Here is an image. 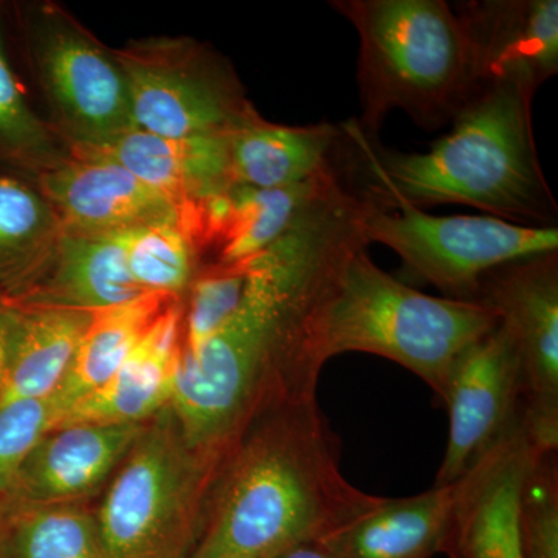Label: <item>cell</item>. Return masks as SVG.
Segmentation results:
<instances>
[{
  "instance_id": "cell-1",
  "label": "cell",
  "mask_w": 558,
  "mask_h": 558,
  "mask_svg": "<svg viewBox=\"0 0 558 558\" xmlns=\"http://www.w3.org/2000/svg\"><path fill=\"white\" fill-rule=\"evenodd\" d=\"M359 236L347 194L315 201L281 238L250 263L233 317L180 360L171 410L183 438L205 453H229L256 411L290 384V340L332 260Z\"/></svg>"
},
{
  "instance_id": "cell-2",
  "label": "cell",
  "mask_w": 558,
  "mask_h": 558,
  "mask_svg": "<svg viewBox=\"0 0 558 558\" xmlns=\"http://www.w3.org/2000/svg\"><path fill=\"white\" fill-rule=\"evenodd\" d=\"M317 384H290L256 411L223 459L191 558H277L380 501L341 473Z\"/></svg>"
},
{
  "instance_id": "cell-3",
  "label": "cell",
  "mask_w": 558,
  "mask_h": 558,
  "mask_svg": "<svg viewBox=\"0 0 558 558\" xmlns=\"http://www.w3.org/2000/svg\"><path fill=\"white\" fill-rule=\"evenodd\" d=\"M534 97L519 84H486L427 153L389 149L349 120L340 124L341 178L379 208L469 205L520 226L557 227L532 130Z\"/></svg>"
},
{
  "instance_id": "cell-4",
  "label": "cell",
  "mask_w": 558,
  "mask_h": 558,
  "mask_svg": "<svg viewBox=\"0 0 558 558\" xmlns=\"http://www.w3.org/2000/svg\"><path fill=\"white\" fill-rule=\"evenodd\" d=\"M360 234L332 260L288 351L290 380H318L328 360L366 352L399 363L442 400L459 355L498 325L480 300L432 296L381 270Z\"/></svg>"
},
{
  "instance_id": "cell-5",
  "label": "cell",
  "mask_w": 558,
  "mask_h": 558,
  "mask_svg": "<svg viewBox=\"0 0 558 558\" xmlns=\"http://www.w3.org/2000/svg\"><path fill=\"white\" fill-rule=\"evenodd\" d=\"M359 33L357 123L377 137L402 110L433 131L453 123L478 94L475 54L461 17L444 0H330Z\"/></svg>"
},
{
  "instance_id": "cell-6",
  "label": "cell",
  "mask_w": 558,
  "mask_h": 558,
  "mask_svg": "<svg viewBox=\"0 0 558 558\" xmlns=\"http://www.w3.org/2000/svg\"><path fill=\"white\" fill-rule=\"evenodd\" d=\"M227 454L193 449L171 407L135 440L95 509L109 558H191Z\"/></svg>"
},
{
  "instance_id": "cell-7",
  "label": "cell",
  "mask_w": 558,
  "mask_h": 558,
  "mask_svg": "<svg viewBox=\"0 0 558 558\" xmlns=\"http://www.w3.org/2000/svg\"><path fill=\"white\" fill-rule=\"evenodd\" d=\"M9 35L70 154L102 148L135 128L113 49L57 0L9 2Z\"/></svg>"
},
{
  "instance_id": "cell-8",
  "label": "cell",
  "mask_w": 558,
  "mask_h": 558,
  "mask_svg": "<svg viewBox=\"0 0 558 558\" xmlns=\"http://www.w3.org/2000/svg\"><path fill=\"white\" fill-rule=\"evenodd\" d=\"M137 130L167 137L229 134L258 113L231 62L190 36H149L113 49Z\"/></svg>"
},
{
  "instance_id": "cell-9",
  "label": "cell",
  "mask_w": 558,
  "mask_h": 558,
  "mask_svg": "<svg viewBox=\"0 0 558 558\" xmlns=\"http://www.w3.org/2000/svg\"><path fill=\"white\" fill-rule=\"evenodd\" d=\"M359 226L369 244L395 250L411 274L454 300L475 299L481 279L505 264L558 252L557 227L520 226L494 216H433L363 199Z\"/></svg>"
},
{
  "instance_id": "cell-10",
  "label": "cell",
  "mask_w": 558,
  "mask_h": 558,
  "mask_svg": "<svg viewBox=\"0 0 558 558\" xmlns=\"http://www.w3.org/2000/svg\"><path fill=\"white\" fill-rule=\"evenodd\" d=\"M558 252L505 264L475 299L497 312L519 349L521 418L539 449L558 447Z\"/></svg>"
},
{
  "instance_id": "cell-11",
  "label": "cell",
  "mask_w": 558,
  "mask_h": 558,
  "mask_svg": "<svg viewBox=\"0 0 558 558\" xmlns=\"http://www.w3.org/2000/svg\"><path fill=\"white\" fill-rule=\"evenodd\" d=\"M442 402L449 410L450 428L435 486L461 480L476 458L521 417L519 349L499 318L453 363Z\"/></svg>"
},
{
  "instance_id": "cell-12",
  "label": "cell",
  "mask_w": 558,
  "mask_h": 558,
  "mask_svg": "<svg viewBox=\"0 0 558 558\" xmlns=\"http://www.w3.org/2000/svg\"><path fill=\"white\" fill-rule=\"evenodd\" d=\"M519 418L457 481L442 550L450 558H524L519 529L521 487L543 453Z\"/></svg>"
},
{
  "instance_id": "cell-13",
  "label": "cell",
  "mask_w": 558,
  "mask_h": 558,
  "mask_svg": "<svg viewBox=\"0 0 558 558\" xmlns=\"http://www.w3.org/2000/svg\"><path fill=\"white\" fill-rule=\"evenodd\" d=\"M340 180V171L284 186H233L182 205L180 223L196 248L199 267L248 263L281 240L318 197Z\"/></svg>"
},
{
  "instance_id": "cell-14",
  "label": "cell",
  "mask_w": 558,
  "mask_h": 558,
  "mask_svg": "<svg viewBox=\"0 0 558 558\" xmlns=\"http://www.w3.org/2000/svg\"><path fill=\"white\" fill-rule=\"evenodd\" d=\"M35 182L68 233L124 234L180 222L182 205L113 161L72 156Z\"/></svg>"
},
{
  "instance_id": "cell-15",
  "label": "cell",
  "mask_w": 558,
  "mask_h": 558,
  "mask_svg": "<svg viewBox=\"0 0 558 558\" xmlns=\"http://www.w3.org/2000/svg\"><path fill=\"white\" fill-rule=\"evenodd\" d=\"M453 9L472 44L480 89L513 83L537 94L558 72L557 0H475Z\"/></svg>"
},
{
  "instance_id": "cell-16",
  "label": "cell",
  "mask_w": 558,
  "mask_h": 558,
  "mask_svg": "<svg viewBox=\"0 0 558 558\" xmlns=\"http://www.w3.org/2000/svg\"><path fill=\"white\" fill-rule=\"evenodd\" d=\"M143 424L61 425L47 433L22 465L5 498L22 505L87 502L116 475Z\"/></svg>"
},
{
  "instance_id": "cell-17",
  "label": "cell",
  "mask_w": 558,
  "mask_h": 558,
  "mask_svg": "<svg viewBox=\"0 0 558 558\" xmlns=\"http://www.w3.org/2000/svg\"><path fill=\"white\" fill-rule=\"evenodd\" d=\"M94 315L0 293V407L53 395Z\"/></svg>"
},
{
  "instance_id": "cell-18",
  "label": "cell",
  "mask_w": 558,
  "mask_h": 558,
  "mask_svg": "<svg viewBox=\"0 0 558 558\" xmlns=\"http://www.w3.org/2000/svg\"><path fill=\"white\" fill-rule=\"evenodd\" d=\"M183 296L168 307L123 365L62 416L61 425L143 424L171 405L183 348Z\"/></svg>"
},
{
  "instance_id": "cell-19",
  "label": "cell",
  "mask_w": 558,
  "mask_h": 558,
  "mask_svg": "<svg viewBox=\"0 0 558 558\" xmlns=\"http://www.w3.org/2000/svg\"><path fill=\"white\" fill-rule=\"evenodd\" d=\"M72 156L113 161L180 205L233 189L227 134L167 137L132 130L102 148Z\"/></svg>"
},
{
  "instance_id": "cell-20",
  "label": "cell",
  "mask_w": 558,
  "mask_h": 558,
  "mask_svg": "<svg viewBox=\"0 0 558 558\" xmlns=\"http://www.w3.org/2000/svg\"><path fill=\"white\" fill-rule=\"evenodd\" d=\"M343 140L330 123L286 126L256 113L227 134L231 186L284 189L339 168Z\"/></svg>"
},
{
  "instance_id": "cell-21",
  "label": "cell",
  "mask_w": 558,
  "mask_h": 558,
  "mask_svg": "<svg viewBox=\"0 0 558 558\" xmlns=\"http://www.w3.org/2000/svg\"><path fill=\"white\" fill-rule=\"evenodd\" d=\"M457 483L407 498H380L373 509L318 539L333 558H433L442 550Z\"/></svg>"
},
{
  "instance_id": "cell-22",
  "label": "cell",
  "mask_w": 558,
  "mask_h": 558,
  "mask_svg": "<svg viewBox=\"0 0 558 558\" xmlns=\"http://www.w3.org/2000/svg\"><path fill=\"white\" fill-rule=\"evenodd\" d=\"M128 238L130 233L64 231L43 277L22 296L53 306L98 312L149 293L134 281L128 267Z\"/></svg>"
},
{
  "instance_id": "cell-23",
  "label": "cell",
  "mask_w": 558,
  "mask_h": 558,
  "mask_svg": "<svg viewBox=\"0 0 558 558\" xmlns=\"http://www.w3.org/2000/svg\"><path fill=\"white\" fill-rule=\"evenodd\" d=\"M64 233L35 179L0 165V293L31 292Z\"/></svg>"
},
{
  "instance_id": "cell-24",
  "label": "cell",
  "mask_w": 558,
  "mask_h": 558,
  "mask_svg": "<svg viewBox=\"0 0 558 558\" xmlns=\"http://www.w3.org/2000/svg\"><path fill=\"white\" fill-rule=\"evenodd\" d=\"M178 299L182 296L149 292L130 303L95 312L60 387L53 392L62 416L117 373L132 349Z\"/></svg>"
},
{
  "instance_id": "cell-25",
  "label": "cell",
  "mask_w": 558,
  "mask_h": 558,
  "mask_svg": "<svg viewBox=\"0 0 558 558\" xmlns=\"http://www.w3.org/2000/svg\"><path fill=\"white\" fill-rule=\"evenodd\" d=\"M5 558H109L87 502L22 505L0 499Z\"/></svg>"
},
{
  "instance_id": "cell-26",
  "label": "cell",
  "mask_w": 558,
  "mask_h": 558,
  "mask_svg": "<svg viewBox=\"0 0 558 558\" xmlns=\"http://www.w3.org/2000/svg\"><path fill=\"white\" fill-rule=\"evenodd\" d=\"M9 2L0 0V165L36 179L72 157L49 121L33 110L9 54Z\"/></svg>"
},
{
  "instance_id": "cell-27",
  "label": "cell",
  "mask_w": 558,
  "mask_h": 558,
  "mask_svg": "<svg viewBox=\"0 0 558 558\" xmlns=\"http://www.w3.org/2000/svg\"><path fill=\"white\" fill-rule=\"evenodd\" d=\"M126 255L132 278L146 292L185 296L199 269L196 250L180 222L132 231Z\"/></svg>"
},
{
  "instance_id": "cell-28",
  "label": "cell",
  "mask_w": 558,
  "mask_h": 558,
  "mask_svg": "<svg viewBox=\"0 0 558 558\" xmlns=\"http://www.w3.org/2000/svg\"><path fill=\"white\" fill-rule=\"evenodd\" d=\"M250 263L197 269L183 296V354H196L233 317L247 290Z\"/></svg>"
},
{
  "instance_id": "cell-29",
  "label": "cell",
  "mask_w": 558,
  "mask_h": 558,
  "mask_svg": "<svg viewBox=\"0 0 558 558\" xmlns=\"http://www.w3.org/2000/svg\"><path fill=\"white\" fill-rule=\"evenodd\" d=\"M519 529L524 558H558L557 451L535 459L521 487Z\"/></svg>"
},
{
  "instance_id": "cell-30",
  "label": "cell",
  "mask_w": 558,
  "mask_h": 558,
  "mask_svg": "<svg viewBox=\"0 0 558 558\" xmlns=\"http://www.w3.org/2000/svg\"><path fill=\"white\" fill-rule=\"evenodd\" d=\"M61 417L53 395L0 407V498L10 494L24 462Z\"/></svg>"
},
{
  "instance_id": "cell-31",
  "label": "cell",
  "mask_w": 558,
  "mask_h": 558,
  "mask_svg": "<svg viewBox=\"0 0 558 558\" xmlns=\"http://www.w3.org/2000/svg\"><path fill=\"white\" fill-rule=\"evenodd\" d=\"M277 558H333L325 546L319 542L304 543V545L295 546V548L286 550L284 554Z\"/></svg>"
},
{
  "instance_id": "cell-32",
  "label": "cell",
  "mask_w": 558,
  "mask_h": 558,
  "mask_svg": "<svg viewBox=\"0 0 558 558\" xmlns=\"http://www.w3.org/2000/svg\"><path fill=\"white\" fill-rule=\"evenodd\" d=\"M0 558H5V545H3L2 521H0Z\"/></svg>"
}]
</instances>
